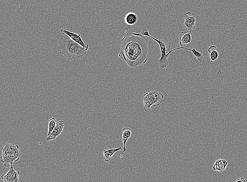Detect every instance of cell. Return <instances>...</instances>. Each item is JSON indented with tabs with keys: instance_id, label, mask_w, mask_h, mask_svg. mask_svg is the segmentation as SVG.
<instances>
[{
	"instance_id": "7c38bea8",
	"label": "cell",
	"mask_w": 247,
	"mask_h": 182,
	"mask_svg": "<svg viewBox=\"0 0 247 182\" xmlns=\"http://www.w3.org/2000/svg\"><path fill=\"white\" fill-rule=\"evenodd\" d=\"M208 52L210 54V60L215 61L218 58L219 54L217 51V47L215 46L212 45L208 48Z\"/></svg>"
},
{
	"instance_id": "9a60e30c",
	"label": "cell",
	"mask_w": 247,
	"mask_h": 182,
	"mask_svg": "<svg viewBox=\"0 0 247 182\" xmlns=\"http://www.w3.org/2000/svg\"><path fill=\"white\" fill-rule=\"evenodd\" d=\"M103 159L104 160L107 162H109L112 157L108 153L107 150H103Z\"/></svg>"
},
{
	"instance_id": "52a82bcc",
	"label": "cell",
	"mask_w": 247,
	"mask_h": 182,
	"mask_svg": "<svg viewBox=\"0 0 247 182\" xmlns=\"http://www.w3.org/2000/svg\"><path fill=\"white\" fill-rule=\"evenodd\" d=\"M191 32L189 31L182 32L179 35V44L182 47L187 48L191 45Z\"/></svg>"
},
{
	"instance_id": "8992f818",
	"label": "cell",
	"mask_w": 247,
	"mask_h": 182,
	"mask_svg": "<svg viewBox=\"0 0 247 182\" xmlns=\"http://www.w3.org/2000/svg\"><path fill=\"white\" fill-rule=\"evenodd\" d=\"M185 21L183 27L191 32L195 29L196 17L194 13L188 12L184 15Z\"/></svg>"
},
{
	"instance_id": "e0dca14e",
	"label": "cell",
	"mask_w": 247,
	"mask_h": 182,
	"mask_svg": "<svg viewBox=\"0 0 247 182\" xmlns=\"http://www.w3.org/2000/svg\"><path fill=\"white\" fill-rule=\"evenodd\" d=\"M246 180L244 178L242 177L241 178H238L237 179L236 182H245Z\"/></svg>"
},
{
	"instance_id": "6da1fadb",
	"label": "cell",
	"mask_w": 247,
	"mask_h": 182,
	"mask_svg": "<svg viewBox=\"0 0 247 182\" xmlns=\"http://www.w3.org/2000/svg\"><path fill=\"white\" fill-rule=\"evenodd\" d=\"M118 56L131 68L144 65L148 59V42L142 34L133 33L121 40Z\"/></svg>"
},
{
	"instance_id": "5b68a950",
	"label": "cell",
	"mask_w": 247,
	"mask_h": 182,
	"mask_svg": "<svg viewBox=\"0 0 247 182\" xmlns=\"http://www.w3.org/2000/svg\"><path fill=\"white\" fill-rule=\"evenodd\" d=\"M61 32L64 34H66L74 41L78 43L84 48L86 51L88 50L89 45L87 43L84 42L81 37V35L79 33H76L69 31L65 28H62Z\"/></svg>"
},
{
	"instance_id": "30bf717a",
	"label": "cell",
	"mask_w": 247,
	"mask_h": 182,
	"mask_svg": "<svg viewBox=\"0 0 247 182\" xmlns=\"http://www.w3.org/2000/svg\"><path fill=\"white\" fill-rule=\"evenodd\" d=\"M181 49H184L191 51V52L193 53V54H194L195 57L200 62H202L203 61H204V56H203L202 52H198V51L195 49V48H194L192 49H190L188 48L182 47H181L179 48H174V49L172 50H173V51H174V50L177 51L178 50Z\"/></svg>"
},
{
	"instance_id": "5bb4252c",
	"label": "cell",
	"mask_w": 247,
	"mask_h": 182,
	"mask_svg": "<svg viewBox=\"0 0 247 182\" xmlns=\"http://www.w3.org/2000/svg\"><path fill=\"white\" fill-rule=\"evenodd\" d=\"M122 147H118L117 148H114V149H109V148H107V152L109 154V155L111 156L112 158L113 155H114V154L117 152L118 151H119L120 150L122 149Z\"/></svg>"
},
{
	"instance_id": "4fadbf2b",
	"label": "cell",
	"mask_w": 247,
	"mask_h": 182,
	"mask_svg": "<svg viewBox=\"0 0 247 182\" xmlns=\"http://www.w3.org/2000/svg\"><path fill=\"white\" fill-rule=\"evenodd\" d=\"M56 120L53 117L49 120L48 136L53 131L56 125Z\"/></svg>"
},
{
	"instance_id": "9c48e42d",
	"label": "cell",
	"mask_w": 247,
	"mask_h": 182,
	"mask_svg": "<svg viewBox=\"0 0 247 182\" xmlns=\"http://www.w3.org/2000/svg\"><path fill=\"white\" fill-rule=\"evenodd\" d=\"M137 15L133 12H130L126 15L125 21L128 25H133L136 24L138 21Z\"/></svg>"
},
{
	"instance_id": "8fae6325",
	"label": "cell",
	"mask_w": 247,
	"mask_h": 182,
	"mask_svg": "<svg viewBox=\"0 0 247 182\" xmlns=\"http://www.w3.org/2000/svg\"><path fill=\"white\" fill-rule=\"evenodd\" d=\"M131 129L129 127H125L123 129V152L124 153L127 150L126 148V144L127 141L131 136Z\"/></svg>"
},
{
	"instance_id": "2e32d148",
	"label": "cell",
	"mask_w": 247,
	"mask_h": 182,
	"mask_svg": "<svg viewBox=\"0 0 247 182\" xmlns=\"http://www.w3.org/2000/svg\"><path fill=\"white\" fill-rule=\"evenodd\" d=\"M57 137L55 135L52 134V133H51L48 136V137L46 138V140L48 141H50L55 139Z\"/></svg>"
},
{
	"instance_id": "7a4b0ae2",
	"label": "cell",
	"mask_w": 247,
	"mask_h": 182,
	"mask_svg": "<svg viewBox=\"0 0 247 182\" xmlns=\"http://www.w3.org/2000/svg\"><path fill=\"white\" fill-rule=\"evenodd\" d=\"M58 50L60 54L65 56L71 60L83 58L87 53V51L84 48L66 34L60 38Z\"/></svg>"
},
{
	"instance_id": "277c9868",
	"label": "cell",
	"mask_w": 247,
	"mask_h": 182,
	"mask_svg": "<svg viewBox=\"0 0 247 182\" xmlns=\"http://www.w3.org/2000/svg\"><path fill=\"white\" fill-rule=\"evenodd\" d=\"M142 98L144 104L143 109L148 112L152 106H159L163 102L164 96L160 92L153 91L146 93Z\"/></svg>"
},
{
	"instance_id": "3957f363",
	"label": "cell",
	"mask_w": 247,
	"mask_h": 182,
	"mask_svg": "<svg viewBox=\"0 0 247 182\" xmlns=\"http://www.w3.org/2000/svg\"><path fill=\"white\" fill-rule=\"evenodd\" d=\"M141 34L145 36L150 37L158 43L161 52V58L158 60L159 65L161 68H166L169 64L168 59L169 57L170 54L171 53L170 51L168 54L166 53V52L169 51L171 48V46L168 43V40L166 38L159 37L158 39H156L149 34V30L146 28H144L142 30Z\"/></svg>"
},
{
	"instance_id": "ba28073f",
	"label": "cell",
	"mask_w": 247,
	"mask_h": 182,
	"mask_svg": "<svg viewBox=\"0 0 247 182\" xmlns=\"http://www.w3.org/2000/svg\"><path fill=\"white\" fill-rule=\"evenodd\" d=\"M228 164L227 161L223 159H220L215 161L213 166V170L222 172L227 167Z\"/></svg>"
},
{
	"instance_id": "ac0fdd59",
	"label": "cell",
	"mask_w": 247,
	"mask_h": 182,
	"mask_svg": "<svg viewBox=\"0 0 247 182\" xmlns=\"http://www.w3.org/2000/svg\"><path fill=\"white\" fill-rule=\"evenodd\" d=\"M17 146V145L15 146L14 144H10V149L12 150H15V149H17V148H16Z\"/></svg>"
}]
</instances>
